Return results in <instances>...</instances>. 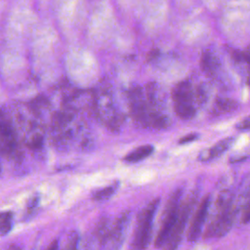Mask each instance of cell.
Wrapping results in <instances>:
<instances>
[{
  "mask_svg": "<svg viewBox=\"0 0 250 250\" xmlns=\"http://www.w3.org/2000/svg\"><path fill=\"white\" fill-rule=\"evenodd\" d=\"M160 199L151 200L138 215L136 228L130 243V250H146L152 237L153 218Z\"/></svg>",
  "mask_w": 250,
  "mask_h": 250,
  "instance_id": "6da1fadb",
  "label": "cell"
},
{
  "mask_svg": "<svg viewBox=\"0 0 250 250\" xmlns=\"http://www.w3.org/2000/svg\"><path fill=\"white\" fill-rule=\"evenodd\" d=\"M182 196L183 189L177 188L169 197L165 208L163 210V214L161 217L160 228L158 229L154 246L156 248H162L165 244L175 223L179 215V211L182 205Z\"/></svg>",
  "mask_w": 250,
  "mask_h": 250,
  "instance_id": "7a4b0ae2",
  "label": "cell"
},
{
  "mask_svg": "<svg viewBox=\"0 0 250 250\" xmlns=\"http://www.w3.org/2000/svg\"><path fill=\"white\" fill-rule=\"evenodd\" d=\"M174 110L182 119H190L195 115V101L197 102L196 91L188 80L179 82L172 92Z\"/></svg>",
  "mask_w": 250,
  "mask_h": 250,
  "instance_id": "3957f363",
  "label": "cell"
},
{
  "mask_svg": "<svg viewBox=\"0 0 250 250\" xmlns=\"http://www.w3.org/2000/svg\"><path fill=\"white\" fill-rule=\"evenodd\" d=\"M239 209V206L235 202L227 208L215 207V213L205 229L203 237L212 238L226 235L233 226Z\"/></svg>",
  "mask_w": 250,
  "mask_h": 250,
  "instance_id": "277c9868",
  "label": "cell"
},
{
  "mask_svg": "<svg viewBox=\"0 0 250 250\" xmlns=\"http://www.w3.org/2000/svg\"><path fill=\"white\" fill-rule=\"evenodd\" d=\"M197 202L196 193L190 194L186 200L182 202L178 218L176 223L162 247V250H177L179 244L182 241L188 221L190 218V215L194 209V206Z\"/></svg>",
  "mask_w": 250,
  "mask_h": 250,
  "instance_id": "5b68a950",
  "label": "cell"
},
{
  "mask_svg": "<svg viewBox=\"0 0 250 250\" xmlns=\"http://www.w3.org/2000/svg\"><path fill=\"white\" fill-rule=\"evenodd\" d=\"M131 221V212H122L112 223L105 244L104 250H120L122 247Z\"/></svg>",
  "mask_w": 250,
  "mask_h": 250,
  "instance_id": "8992f818",
  "label": "cell"
},
{
  "mask_svg": "<svg viewBox=\"0 0 250 250\" xmlns=\"http://www.w3.org/2000/svg\"><path fill=\"white\" fill-rule=\"evenodd\" d=\"M211 205V196L210 194H207L203 197V199L200 201L198 207L195 210V213L191 219L188 230V239L190 242L196 241L201 233L203 226L206 222V219L208 217L209 208Z\"/></svg>",
  "mask_w": 250,
  "mask_h": 250,
  "instance_id": "52a82bcc",
  "label": "cell"
},
{
  "mask_svg": "<svg viewBox=\"0 0 250 250\" xmlns=\"http://www.w3.org/2000/svg\"><path fill=\"white\" fill-rule=\"evenodd\" d=\"M1 149L4 155L14 160H20L21 157L14 128L5 120H2L1 124Z\"/></svg>",
  "mask_w": 250,
  "mask_h": 250,
  "instance_id": "ba28073f",
  "label": "cell"
},
{
  "mask_svg": "<svg viewBox=\"0 0 250 250\" xmlns=\"http://www.w3.org/2000/svg\"><path fill=\"white\" fill-rule=\"evenodd\" d=\"M233 141L234 139L232 137H229L224 140H221L220 142L215 144L213 146L201 151L198 156V159L200 161H210L214 158L219 157L231 146Z\"/></svg>",
  "mask_w": 250,
  "mask_h": 250,
  "instance_id": "9c48e42d",
  "label": "cell"
},
{
  "mask_svg": "<svg viewBox=\"0 0 250 250\" xmlns=\"http://www.w3.org/2000/svg\"><path fill=\"white\" fill-rule=\"evenodd\" d=\"M200 65L202 70L205 73L212 75V74H215L219 69L220 62H219V59L212 52L205 51L201 56Z\"/></svg>",
  "mask_w": 250,
  "mask_h": 250,
  "instance_id": "30bf717a",
  "label": "cell"
},
{
  "mask_svg": "<svg viewBox=\"0 0 250 250\" xmlns=\"http://www.w3.org/2000/svg\"><path fill=\"white\" fill-rule=\"evenodd\" d=\"M154 150V147L151 145H144L141 146L134 150L130 151L127 155L124 157V161L128 163H136L139 161H142L148 157Z\"/></svg>",
  "mask_w": 250,
  "mask_h": 250,
  "instance_id": "8fae6325",
  "label": "cell"
},
{
  "mask_svg": "<svg viewBox=\"0 0 250 250\" xmlns=\"http://www.w3.org/2000/svg\"><path fill=\"white\" fill-rule=\"evenodd\" d=\"M119 188V182H113L112 184L100 188L92 193V198L95 201H104L113 196Z\"/></svg>",
  "mask_w": 250,
  "mask_h": 250,
  "instance_id": "7c38bea8",
  "label": "cell"
},
{
  "mask_svg": "<svg viewBox=\"0 0 250 250\" xmlns=\"http://www.w3.org/2000/svg\"><path fill=\"white\" fill-rule=\"evenodd\" d=\"M237 107H238V103L231 99L220 98L216 101V103L214 104V108H215L216 112H221V113L231 112V111L235 110Z\"/></svg>",
  "mask_w": 250,
  "mask_h": 250,
  "instance_id": "4fadbf2b",
  "label": "cell"
},
{
  "mask_svg": "<svg viewBox=\"0 0 250 250\" xmlns=\"http://www.w3.org/2000/svg\"><path fill=\"white\" fill-rule=\"evenodd\" d=\"M13 213L11 211H4L0 215V229H1V234L5 235L7 234L13 227Z\"/></svg>",
  "mask_w": 250,
  "mask_h": 250,
  "instance_id": "5bb4252c",
  "label": "cell"
},
{
  "mask_svg": "<svg viewBox=\"0 0 250 250\" xmlns=\"http://www.w3.org/2000/svg\"><path fill=\"white\" fill-rule=\"evenodd\" d=\"M79 243V234L77 231L73 230L68 234L64 250H77Z\"/></svg>",
  "mask_w": 250,
  "mask_h": 250,
  "instance_id": "9a60e30c",
  "label": "cell"
},
{
  "mask_svg": "<svg viewBox=\"0 0 250 250\" xmlns=\"http://www.w3.org/2000/svg\"><path fill=\"white\" fill-rule=\"evenodd\" d=\"M241 215H240V222L241 224H248L250 223V198L247 199L241 206Z\"/></svg>",
  "mask_w": 250,
  "mask_h": 250,
  "instance_id": "2e32d148",
  "label": "cell"
},
{
  "mask_svg": "<svg viewBox=\"0 0 250 250\" xmlns=\"http://www.w3.org/2000/svg\"><path fill=\"white\" fill-rule=\"evenodd\" d=\"M197 138H198L197 134H194V133L193 134H188V135H186V136L182 137L179 140V144L185 145V144H188V143H191V142L195 141Z\"/></svg>",
  "mask_w": 250,
  "mask_h": 250,
  "instance_id": "e0dca14e",
  "label": "cell"
},
{
  "mask_svg": "<svg viewBox=\"0 0 250 250\" xmlns=\"http://www.w3.org/2000/svg\"><path fill=\"white\" fill-rule=\"evenodd\" d=\"M39 203V197L37 195L31 197L28 201H27V204H26V207H27V210L28 212H32L38 205Z\"/></svg>",
  "mask_w": 250,
  "mask_h": 250,
  "instance_id": "ac0fdd59",
  "label": "cell"
},
{
  "mask_svg": "<svg viewBox=\"0 0 250 250\" xmlns=\"http://www.w3.org/2000/svg\"><path fill=\"white\" fill-rule=\"evenodd\" d=\"M236 127L240 130H245V129H250V115L246 116L243 118L237 125Z\"/></svg>",
  "mask_w": 250,
  "mask_h": 250,
  "instance_id": "d6986e66",
  "label": "cell"
},
{
  "mask_svg": "<svg viewBox=\"0 0 250 250\" xmlns=\"http://www.w3.org/2000/svg\"><path fill=\"white\" fill-rule=\"evenodd\" d=\"M239 55H240V58L250 65V49H246L245 51L241 52Z\"/></svg>",
  "mask_w": 250,
  "mask_h": 250,
  "instance_id": "ffe728a7",
  "label": "cell"
},
{
  "mask_svg": "<svg viewBox=\"0 0 250 250\" xmlns=\"http://www.w3.org/2000/svg\"><path fill=\"white\" fill-rule=\"evenodd\" d=\"M47 250H59V242L58 240H53L51 244L48 246Z\"/></svg>",
  "mask_w": 250,
  "mask_h": 250,
  "instance_id": "44dd1931",
  "label": "cell"
},
{
  "mask_svg": "<svg viewBox=\"0 0 250 250\" xmlns=\"http://www.w3.org/2000/svg\"><path fill=\"white\" fill-rule=\"evenodd\" d=\"M247 85H248V87L250 89V76H248V78H247Z\"/></svg>",
  "mask_w": 250,
  "mask_h": 250,
  "instance_id": "7402d4cb",
  "label": "cell"
}]
</instances>
